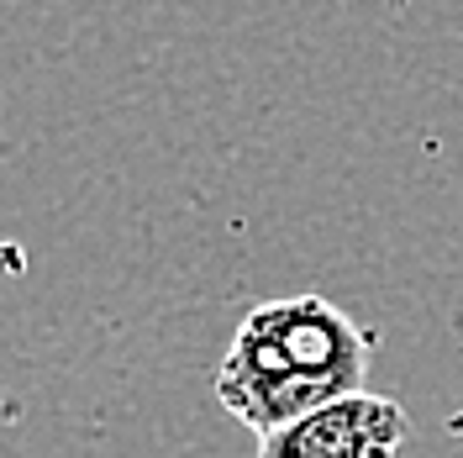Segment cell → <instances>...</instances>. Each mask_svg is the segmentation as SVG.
I'll return each mask as SVG.
<instances>
[{
    "label": "cell",
    "instance_id": "1",
    "mask_svg": "<svg viewBox=\"0 0 463 458\" xmlns=\"http://www.w3.org/2000/svg\"><path fill=\"white\" fill-rule=\"evenodd\" d=\"M369 332L321 295L263 301L242 316L216 369V401L259 437L311 416L321 406L364 396Z\"/></svg>",
    "mask_w": 463,
    "mask_h": 458
},
{
    "label": "cell",
    "instance_id": "2",
    "mask_svg": "<svg viewBox=\"0 0 463 458\" xmlns=\"http://www.w3.org/2000/svg\"><path fill=\"white\" fill-rule=\"evenodd\" d=\"M411 437V416L390 396H347L259 437V458H395Z\"/></svg>",
    "mask_w": 463,
    "mask_h": 458
}]
</instances>
